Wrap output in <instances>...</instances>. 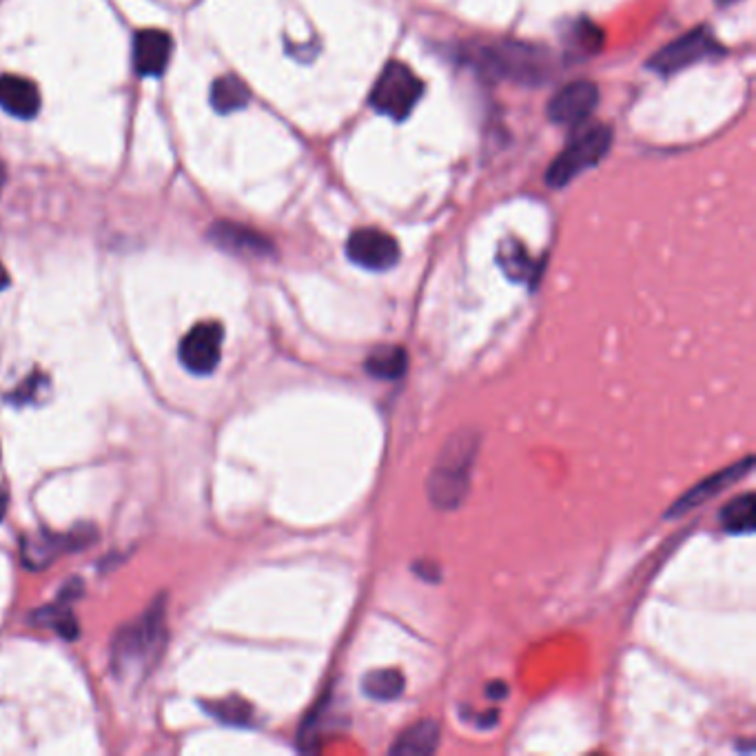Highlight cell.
Returning a JSON list of instances; mask_svg holds the SVG:
<instances>
[{
	"label": "cell",
	"mask_w": 756,
	"mask_h": 756,
	"mask_svg": "<svg viewBox=\"0 0 756 756\" xmlns=\"http://www.w3.org/2000/svg\"><path fill=\"white\" fill-rule=\"evenodd\" d=\"M167 640V612L165 603L152 605L136 621L124 625L111 646V668L115 677L130 681L143 679L152 670Z\"/></svg>",
	"instance_id": "6da1fadb"
},
{
	"label": "cell",
	"mask_w": 756,
	"mask_h": 756,
	"mask_svg": "<svg viewBox=\"0 0 756 756\" xmlns=\"http://www.w3.org/2000/svg\"><path fill=\"white\" fill-rule=\"evenodd\" d=\"M477 435L470 431L453 435L440 451L429 475V497L440 511H453L464 501L477 455Z\"/></svg>",
	"instance_id": "7a4b0ae2"
},
{
	"label": "cell",
	"mask_w": 756,
	"mask_h": 756,
	"mask_svg": "<svg viewBox=\"0 0 756 756\" xmlns=\"http://www.w3.org/2000/svg\"><path fill=\"white\" fill-rule=\"evenodd\" d=\"M612 147V130L608 124H579L568 147L553 160L546 171L551 187H566L575 176L599 165Z\"/></svg>",
	"instance_id": "3957f363"
},
{
	"label": "cell",
	"mask_w": 756,
	"mask_h": 756,
	"mask_svg": "<svg viewBox=\"0 0 756 756\" xmlns=\"http://www.w3.org/2000/svg\"><path fill=\"white\" fill-rule=\"evenodd\" d=\"M481 67L499 78H511L524 85H540L548 78L551 58L544 49L526 43H499L477 54Z\"/></svg>",
	"instance_id": "277c9868"
},
{
	"label": "cell",
	"mask_w": 756,
	"mask_h": 756,
	"mask_svg": "<svg viewBox=\"0 0 756 756\" xmlns=\"http://www.w3.org/2000/svg\"><path fill=\"white\" fill-rule=\"evenodd\" d=\"M422 80L404 63H389L370 91V107L393 120H404L422 98Z\"/></svg>",
	"instance_id": "5b68a950"
},
{
	"label": "cell",
	"mask_w": 756,
	"mask_h": 756,
	"mask_svg": "<svg viewBox=\"0 0 756 756\" xmlns=\"http://www.w3.org/2000/svg\"><path fill=\"white\" fill-rule=\"evenodd\" d=\"M721 54L723 47L716 43L714 34L708 27H697L657 52L651 60V67L664 76H670L681 71L683 67H690L705 58H716Z\"/></svg>",
	"instance_id": "8992f818"
},
{
	"label": "cell",
	"mask_w": 756,
	"mask_h": 756,
	"mask_svg": "<svg viewBox=\"0 0 756 756\" xmlns=\"http://www.w3.org/2000/svg\"><path fill=\"white\" fill-rule=\"evenodd\" d=\"M346 256L368 271H389L400 263V244L380 229H357L346 242Z\"/></svg>",
	"instance_id": "52a82bcc"
},
{
	"label": "cell",
	"mask_w": 756,
	"mask_h": 756,
	"mask_svg": "<svg viewBox=\"0 0 756 756\" xmlns=\"http://www.w3.org/2000/svg\"><path fill=\"white\" fill-rule=\"evenodd\" d=\"M224 329L220 322L196 324L180 342L178 355L182 366L193 375H209L218 368L222 357Z\"/></svg>",
	"instance_id": "ba28073f"
},
{
	"label": "cell",
	"mask_w": 756,
	"mask_h": 756,
	"mask_svg": "<svg viewBox=\"0 0 756 756\" xmlns=\"http://www.w3.org/2000/svg\"><path fill=\"white\" fill-rule=\"evenodd\" d=\"M599 104V89L590 80H575L562 87L548 102V118L562 127H579Z\"/></svg>",
	"instance_id": "9c48e42d"
},
{
	"label": "cell",
	"mask_w": 756,
	"mask_h": 756,
	"mask_svg": "<svg viewBox=\"0 0 756 756\" xmlns=\"http://www.w3.org/2000/svg\"><path fill=\"white\" fill-rule=\"evenodd\" d=\"M752 466H754V457L747 455L743 462L732 464V466H727V468L714 472L712 477L699 481V483L692 486L681 499L675 501V507L666 513V518H670V520H672V518H681V515H686V513L699 509L701 503L714 499L719 492H723L725 488H730V486H734L738 479H743V477L752 470Z\"/></svg>",
	"instance_id": "30bf717a"
},
{
	"label": "cell",
	"mask_w": 756,
	"mask_h": 756,
	"mask_svg": "<svg viewBox=\"0 0 756 756\" xmlns=\"http://www.w3.org/2000/svg\"><path fill=\"white\" fill-rule=\"evenodd\" d=\"M209 233L211 240L224 251H229V254L248 258H267L274 254V244L265 235L233 222H218L211 226Z\"/></svg>",
	"instance_id": "8fae6325"
},
{
	"label": "cell",
	"mask_w": 756,
	"mask_h": 756,
	"mask_svg": "<svg viewBox=\"0 0 756 756\" xmlns=\"http://www.w3.org/2000/svg\"><path fill=\"white\" fill-rule=\"evenodd\" d=\"M171 36L160 30H143L134 41V65L141 76H160L171 58Z\"/></svg>",
	"instance_id": "7c38bea8"
},
{
	"label": "cell",
	"mask_w": 756,
	"mask_h": 756,
	"mask_svg": "<svg viewBox=\"0 0 756 756\" xmlns=\"http://www.w3.org/2000/svg\"><path fill=\"white\" fill-rule=\"evenodd\" d=\"M0 109L16 118H34L41 109L38 87L23 76H0Z\"/></svg>",
	"instance_id": "4fadbf2b"
},
{
	"label": "cell",
	"mask_w": 756,
	"mask_h": 756,
	"mask_svg": "<svg viewBox=\"0 0 756 756\" xmlns=\"http://www.w3.org/2000/svg\"><path fill=\"white\" fill-rule=\"evenodd\" d=\"M76 542H80V540L74 533L71 535H54V533H47V531L32 533L21 544L23 562L27 566H32V568H45L54 559L65 555L67 551L76 548Z\"/></svg>",
	"instance_id": "5bb4252c"
},
{
	"label": "cell",
	"mask_w": 756,
	"mask_h": 756,
	"mask_svg": "<svg viewBox=\"0 0 756 756\" xmlns=\"http://www.w3.org/2000/svg\"><path fill=\"white\" fill-rule=\"evenodd\" d=\"M440 745V725L431 719L418 721L415 725L407 727L396 743L391 745V754L400 756H429Z\"/></svg>",
	"instance_id": "9a60e30c"
},
{
	"label": "cell",
	"mask_w": 756,
	"mask_h": 756,
	"mask_svg": "<svg viewBox=\"0 0 756 756\" xmlns=\"http://www.w3.org/2000/svg\"><path fill=\"white\" fill-rule=\"evenodd\" d=\"M409 366V355L402 346H377L366 359L364 368L368 375H373L375 380L385 382H396L407 373Z\"/></svg>",
	"instance_id": "2e32d148"
},
{
	"label": "cell",
	"mask_w": 756,
	"mask_h": 756,
	"mask_svg": "<svg viewBox=\"0 0 756 756\" xmlns=\"http://www.w3.org/2000/svg\"><path fill=\"white\" fill-rule=\"evenodd\" d=\"M719 522L730 535H749L756 526V497L752 492H745L732 499L721 511Z\"/></svg>",
	"instance_id": "e0dca14e"
},
{
	"label": "cell",
	"mask_w": 756,
	"mask_h": 756,
	"mask_svg": "<svg viewBox=\"0 0 756 756\" xmlns=\"http://www.w3.org/2000/svg\"><path fill=\"white\" fill-rule=\"evenodd\" d=\"M251 100V91L244 85L242 78L226 74L220 76L213 87H211V104L218 113H231V111H240L248 104Z\"/></svg>",
	"instance_id": "ac0fdd59"
},
{
	"label": "cell",
	"mask_w": 756,
	"mask_h": 756,
	"mask_svg": "<svg viewBox=\"0 0 756 756\" xmlns=\"http://www.w3.org/2000/svg\"><path fill=\"white\" fill-rule=\"evenodd\" d=\"M364 694H368L375 701H393L404 692V677L400 670L385 668L373 670L362 679Z\"/></svg>",
	"instance_id": "d6986e66"
},
{
	"label": "cell",
	"mask_w": 756,
	"mask_h": 756,
	"mask_svg": "<svg viewBox=\"0 0 756 756\" xmlns=\"http://www.w3.org/2000/svg\"><path fill=\"white\" fill-rule=\"evenodd\" d=\"M499 265L511 280L515 282H526L531 280L535 265L529 258L526 248L518 240H507L499 246Z\"/></svg>",
	"instance_id": "ffe728a7"
},
{
	"label": "cell",
	"mask_w": 756,
	"mask_h": 756,
	"mask_svg": "<svg viewBox=\"0 0 756 756\" xmlns=\"http://www.w3.org/2000/svg\"><path fill=\"white\" fill-rule=\"evenodd\" d=\"M36 619L45 625H52L58 635H65V637H76V619L74 614L69 612V608H65L63 603H54L41 612H36Z\"/></svg>",
	"instance_id": "44dd1931"
},
{
	"label": "cell",
	"mask_w": 756,
	"mask_h": 756,
	"mask_svg": "<svg viewBox=\"0 0 756 756\" xmlns=\"http://www.w3.org/2000/svg\"><path fill=\"white\" fill-rule=\"evenodd\" d=\"M568 41L572 45V54H597L601 49L603 36L599 32V27H594L592 23L579 21Z\"/></svg>",
	"instance_id": "7402d4cb"
},
{
	"label": "cell",
	"mask_w": 756,
	"mask_h": 756,
	"mask_svg": "<svg viewBox=\"0 0 756 756\" xmlns=\"http://www.w3.org/2000/svg\"><path fill=\"white\" fill-rule=\"evenodd\" d=\"M213 716L222 719L224 723H235V725H246L248 719H251V710L244 701H237V703H218L213 708Z\"/></svg>",
	"instance_id": "603a6c76"
},
{
	"label": "cell",
	"mask_w": 756,
	"mask_h": 756,
	"mask_svg": "<svg viewBox=\"0 0 756 756\" xmlns=\"http://www.w3.org/2000/svg\"><path fill=\"white\" fill-rule=\"evenodd\" d=\"M8 503H10V497H8V490L0 486V522H3L5 513H8Z\"/></svg>",
	"instance_id": "cb8c5ba5"
},
{
	"label": "cell",
	"mask_w": 756,
	"mask_h": 756,
	"mask_svg": "<svg viewBox=\"0 0 756 756\" xmlns=\"http://www.w3.org/2000/svg\"><path fill=\"white\" fill-rule=\"evenodd\" d=\"M8 287H10V274L3 265H0V293H3Z\"/></svg>",
	"instance_id": "d4e9b609"
},
{
	"label": "cell",
	"mask_w": 756,
	"mask_h": 756,
	"mask_svg": "<svg viewBox=\"0 0 756 756\" xmlns=\"http://www.w3.org/2000/svg\"><path fill=\"white\" fill-rule=\"evenodd\" d=\"M714 3H716L719 8H730V5L738 3V0H714Z\"/></svg>",
	"instance_id": "484cf974"
},
{
	"label": "cell",
	"mask_w": 756,
	"mask_h": 756,
	"mask_svg": "<svg viewBox=\"0 0 756 756\" xmlns=\"http://www.w3.org/2000/svg\"><path fill=\"white\" fill-rule=\"evenodd\" d=\"M5 185V169H3V163H0V189H3Z\"/></svg>",
	"instance_id": "4316f807"
}]
</instances>
